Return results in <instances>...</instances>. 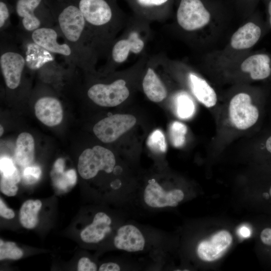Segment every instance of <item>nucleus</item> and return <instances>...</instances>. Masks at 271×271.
I'll return each instance as SVG.
<instances>
[{
  "label": "nucleus",
  "mask_w": 271,
  "mask_h": 271,
  "mask_svg": "<svg viewBox=\"0 0 271 271\" xmlns=\"http://www.w3.org/2000/svg\"><path fill=\"white\" fill-rule=\"evenodd\" d=\"M232 8L225 0H180L177 22L184 31L201 33L204 41L211 43L219 36Z\"/></svg>",
  "instance_id": "nucleus-1"
},
{
  "label": "nucleus",
  "mask_w": 271,
  "mask_h": 271,
  "mask_svg": "<svg viewBox=\"0 0 271 271\" xmlns=\"http://www.w3.org/2000/svg\"><path fill=\"white\" fill-rule=\"evenodd\" d=\"M207 68L233 80L262 81L271 78V54L252 50L225 59L205 57Z\"/></svg>",
  "instance_id": "nucleus-2"
},
{
  "label": "nucleus",
  "mask_w": 271,
  "mask_h": 271,
  "mask_svg": "<svg viewBox=\"0 0 271 271\" xmlns=\"http://www.w3.org/2000/svg\"><path fill=\"white\" fill-rule=\"evenodd\" d=\"M269 30L266 20L264 21L256 10L233 32L223 48L212 50L205 57L225 59L250 51Z\"/></svg>",
  "instance_id": "nucleus-3"
},
{
  "label": "nucleus",
  "mask_w": 271,
  "mask_h": 271,
  "mask_svg": "<svg viewBox=\"0 0 271 271\" xmlns=\"http://www.w3.org/2000/svg\"><path fill=\"white\" fill-rule=\"evenodd\" d=\"M55 20L64 40L86 59L85 44L90 35L85 19L78 7L74 5L66 6L57 14Z\"/></svg>",
  "instance_id": "nucleus-4"
},
{
  "label": "nucleus",
  "mask_w": 271,
  "mask_h": 271,
  "mask_svg": "<svg viewBox=\"0 0 271 271\" xmlns=\"http://www.w3.org/2000/svg\"><path fill=\"white\" fill-rule=\"evenodd\" d=\"M59 31L51 26H42L31 33L33 42L39 47L54 54L62 56L67 62L80 65L86 59L70 44L65 40L58 41Z\"/></svg>",
  "instance_id": "nucleus-5"
},
{
  "label": "nucleus",
  "mask_w": 271,
  "mask_h": 271,
  "mask_svg": "<svg viewBox=\"0 0 271 271\" xmlns=\"http://www.w3.org/2000/svg\"><path fill=\"white\" fill-rule=\"evenodd\" d=\"M115 163L114 155L111 151L96 146L82 152L78 159V171L82 178L89 179L95 177L99 171L111 173Z\"/></svg>",
  "instance_id": "nucleus-6"
},
{
  "label": "nucleus",
  "mask_w": 271,
  "mask_h": 271,
  "mask_svg": "<svg viewBox=\"0 0 271 271\" xmlns=\"http://www.w3.org/2000/svg\"><path fill=\"white\" fill-rule=\"evenodd\" d=\"M27 65L22 52L13 44H1L0 67L5 84L11 90L17 88Z\"/></svg>",
  "instance_id": "nucleus-7"
},
{
  "label": "nucleus",
  "mask_w": 271,
  "mask_h": 271,
  "mask_svg": "<svg viewBox=\"0 0 271 271\" xmlns=\"http://www.w3.org/2000/svg\"><path fill=\"white\" fill-rule=\"evenodd\" d=\"M229 115L235 127L245 130L257 122L260 112L257 106L253 104L251 95L246 92L240 91L234 95L230 101Z\"/></svg>",
  "instance_id": "nucleus-8"
},
{
  "label": "nucleus",
  "mask_w": 271,
  "mask_h": 271,
  "mask_svg": "<svg viewBox=\"0 0 271 271\" xmlns=\"http://www.w3.org/2000/svg\"><path fill=\"white\" fill-rule=\"evenodd\" d=\"M87 94L93 102L99 106L113 107L126 100L129 92L125 81L117 79L109 84H95L88 89Z\"/></svg>",
  "instance_id": "nucleus-9"
},
{
  "label": "nucleus",
  "mask_w": 271,
  "mask_h": 271,
  "mask_svg": "<svg viewBox=\"0 0 271 271\" xmlns=\"http://www.w3.org/2000/svg\"><path fill=\"white\" fill-rule=\"evenodd\" d=\"M136 121L131 114H116L99 121L94 125L93 130L101 142L112 143L133 126Z\"/></svg>",
  "instance_id": "nucleus-10"
},
{
  "label": "nucleus",
  "mask_w": 271,
  "mask_h": 271,
  "mask_svg": "<svg viewBox=\"0 0 271 271\" xmlns=\"http://www.w3.org/2000/svg\"><path fill=\"white\" fill-rule=\"evenodd\" d=\"M184 197L181 190H166L154 179L149 182L143 195L145 204L153 208L176 207Z\"/></svg>",
  "instance_id": "nucleus-11"
},
{
  "label": "nucleus",
  "mask_w": 271,
  "mask_h": 271,
  "mask_svg": "<svg viewBox=\"0 0 271 271\" xmlns=\"http://www.w3.org/2000/svg\"><path fill=\"white\" fill-rule=\"evenodd\" d=\"M78 7L86 21L88 30L107 26L112 18V10L105 0H79Z\"/></svg>",
  "instance_id": "nucleus-12"
},
{
  "label": "nucleus",
  "mask_w": 271,
  "mask_h": 271,
  "mask_svg": "<svg viewBox=\"0 0 271 271\" xmlns=\"http://www.w3.org/2000/svg\"><path fill=\"white\" fill-rule=\"evenodd\" d=\"M232 236L226 230L214 234L209 239L198 244L197 253L199 257L205 261H213L221 257L230 246Z\"/></svg>",
  "instance_id": "nucleus-13"
},
{
  "label": "nucleus",
  "mask_w": 271,
  "mask_h": 271,
  "mask_svg": "<svg viewBox=\"0 0 271 271\" xmlns=\"http://www.w3.org/2000/svg\"><path fill=\"white\" fill-rule=\"evenodd\" d=\"M113 243L118 249L136 252L144 249L146 240L138 227L132 224H126L118 229Z\"/></svg>",
  "instance_id": "nucleus-14"
},
{
  "label": "nucleus",
  "mask_w": 271,
  "mask_h": 271,
  "mask_svg": "<svg viewBox=\"0 0 271 271\" xmlns=\"http://www.w3.org/2000/svg\"><path fill=\"white\" fill-rule=\"evenodd\" d=\"M35 112L37 118L48 126L59 124L63 117L61 103L57 98L51 96L39 98L35 104Z\"/></svg>",
  "instance_id": "nucleus-15"
},
{
  "label": "nucleus",
  "mask_w": 271,
  "mask_h": 271,
  "mask_svg": "<svg viewBox=\"0 0 271 271\" xmlns=\"http://www.w3.org/2000/svg\"><path fill=\"white\" fill-rule=\"evenodd\" d=\"M42 0H18L16 3V12L20 18L23 30L31 33L44 26L43 22L35 14Z\"/></svg>",
  "instance_id": "nucleus-16"
},
{
  "label": "nucleus",
  "mask_w": 271,
  "mask_h": 271,
  "mask_svg": "<svg viewBox=\"0 0 271 271\" xmlns=\"http://www.w3.org/2000/svg\"><path fill=\"white\" fill-rule=\"evenodd\" d=\"M111 219L104 212L97 213L92 222L82 230V240L89 243H97L103 240L111 231Z\"/></svg>",
  "instance_id": "nucleus-17"
},
{
  "label": "nucleus",
  "mask_w": 271,
  "mask_h": 271,
  "mask_svg": "<svg viewBox=\"0 0 271 271\" xmlns=\"http://www.w3.org/2000/svg\"><path fill=\"white\" fill-rule=\"evenodd\" d=\"M188 84L197 99L207 107L214 106L217 100L213 88L203 78L193 72L187 76Z\"/></svg>",
  "instance_id": "nucleus-18"
},
{
  "label": "nucleus",
  "mask_w": 271,
  "mask_h": 271,
  "mask_svg": "<svg viewBox=\"0 0 271 271\" xmlns=\"http://www.w3.org/2000/svg\"><path fill=\"white\" fill-rule=\"evenodd\" d=\"M144 47V42L138 33L131 32L128 38L121 39L113 46L111 51L113 61L117 63L125 61L129 53H140Z\"/></svg>",
  "instance_id": "nucleus-19"
},
{
  "label": "nucleus",
  "mask_w": 271,
  "mask_h": 271,
  "mask_svg": "<svg viewBox=\"0 0 271 271\" xmlns=\"http://www.w3.org/2000/svg\"><path fill=\"white\" fill-rule=\"evenodd\" d=\"M35 155V142L29 133H20L17 139L15 161L20 166L27 167L32 163Z\"/></svg>",
  "instance_id": "nucleus-20"
},
{
  "label": "nucleus",
  "mask_w": 271,
  "mask_h": 271,
  "mask_svg": "<svg viewBox=\"0 0 271 271\" xmlns=\"http://www.w3.org/2000/svg\"><path fill=\"white\" fill-rule=\"evenodd\" d=\"M143 90L151 101L159 102L167 95V91L157 74L151 68H149L143 81Z\"/></svg>",
  "instance_id": "nucleus-21"
},
{
  "label": "nucleus",
  "mask_w": 271,
  "mask_h": 271,
  "mask_svg": "<svg viewBox=\"0 0 271 271\" xmlns=\"http://www.w3.org/2000/svg\"><path fill=\"white\" fill-rule=\"evenodd\" d=\"M42 207L39 200H28L22 205L19 214L21 225L27 229L35 227L39 221L38 213Z\"/></svg>",
  "instance_id": "nucleus-22"
},
{
  "label": "nucleus",
  "mask_w": 271,
  "mask_h": 271,
  "mask_svg": "<svg viewBox=\"0 0 271 271\" xmlns=\"http://www.w3.org/2000/svg\"><path fill=\"white\" fill-rule=\"evenodd\" d=\"M175 109L178 116L182 119L191 117L195 112L194 102L186 92L179 93L175 99Z\"/></svg>",
  "instance_id": "nucleus-23"
},
{
  "label": "nucleus",
  "mask_w": 271,
  "mask_h": 271,
  "mask_svg": "<svg viewBox=\"0 0 271 271\" xmlns=\"http://www.w3.org/2000/svg\"><path fill=\"white\" fill-rule=\"evenodd\" d=\"M51 176L55 187L62 191L71 189L77 182V174L74 169L60 173L51 172Z\"/></svg>",
  "instance_id": "nucleus-24"
},
{
  "label": "nucleus",
  "mask_w": 271,
  "mask_h": 271,
  "mask_svg": "<svg viewBox=\"0 0 271 271\" xmlns=\"http://www.w3.org/2000/svg\"><path fill=\"white\" fill-rule=\"evenodd\" d=\"M21 176L18 170L12 175L5 176L1 175V191L8 196H14L18 190L17 184L20 181Z\"/></svg>",
  "instance_id": "nucleus-25"
},
{
  "label": "nucleus",
  "mask_w": 271,
  "mask_h": 271,
  "mask_svg": "<svg viewBox=\"0 0 271 271\" xmlns=\"http://www.w3.org/2000/svg\"><path fill=\"white\" fill-rule=\"evenodd\" d=\"M187 131V127L184 124L174 121L169 127V134L172 145L177 148L182 147L185 141V134Z\"/></svg>",
  "instance_id": "nucleus-26"
},
{
  "label": "nucleus",
  "mask_w": 271,
  "mask_h": 271,
  "mask_svg": "<svg viewBox=\"0 0 271 271\" xmlns=\"http://www.w3.org/2000/svg\"><path fill=\"white\" fill-rule=\"evenodd\" d=\"M23 255V251L13 242L0 240V260L19 259Z\"/></svg>",
  "instance_id": "nucleus-27"
},
{
  "label": "nucleus",
  "mask_w": 271,
  "mask_h": 271,
  "mask_svg": "<svg viewBox=\"0 0 271 271\" xmlns=\"http://www.w3.org/2000/svg\"><path fill=\"white\" fill-rule=\"evenodd\" d=\"M147 146L156 153H164L167 150V144L164 133L160 129H156L149 136Z\"/></svg>",
  "instance_id": "nucleus-28"
},
{
  "label": "nucleus",
  "mask_w": 271,
  "mask_h": 271,
  "mask_svg": "<svg viewBox=\"0 0 271 271\" xmlns=\"http://www.w3.org/2000/svg\"><path fill=\"white\" fill-rule=\"evenodd\" d=\"M261 0H232L235 11L244 20L250 16L256 10Z\"/></svg>",
  "instance_id": "nucleus-29"
},
{
  "label": "nucleus",
  "mask_w": 271,
  "mask_h": 271,
  "mask_svg": "<svg viewBox=\"0 0 271 271\" xmlns=\"http://www.w3.org/2000/svg\"><path fill=\"white\" fill-rule=\"evenodd\" d=\"M42 174L41 168L37 166H27L23 172L22 177L27 184H33L40 178Z\"/></svg>",
  "instance_id": "nucleus-30"
},
{
  "label": "nucleus",
  "mask_w": 271,
  "mask_h": 271,
  "mask_svg": "<svg viewBox=\"0 0 271 271\" xmlns=\"http://www.w3.org/2000/svg\"><path fill=\"white\" fill-rule=\"evenodd\" d=\"M0 170L2 175L9 176L17 170L13 161L8 157H2L0 160Z\"/></svg>",
  "instance_id": "nucleus-31"
},
{
  "label": "nucleus",
  "mask_w": 271,
  "mask_h": 271,
  "mask_svg": "<svg viewBox=\"0 0 271 271\" xmlns=\"http://www.w3.org/2000/svg\"><path fill=\"white\" fill-rule=\"evenodd\" d=\"M10 13L9 10L5 3L0 2V29L2 31L6 29L10 24Z\"/></svg>",
  "instance_id": "nucleus-32"
},
{
  "label": "nucleus",
  "mask_w": 271,
  "mask_h": 271,
  "mask_svg": "<svg viewBox=\"0 0 271 271\" xmlns=\"http://www.w3.org/2000/svg\"><path fill=\"white\" fill-rule=\"evenodd\" d=\"M97 269L96 264L87 257H82L78 261L77 266L78 271H96Z\"/></svg>",
  "instance_id": "nucleus-33"
},
{
  "label": "nucleus",
  "mask_w": 271,
  "mask_h": 271,
  "mask_svg": "<svg viewBox=\"0 0 271 271\" xmlns=\"http://www.w3.org/2000/svg\"><path fill=\"white\" fill-rule=\"evenodd\" d=\"M0 215L8 219H12L15 216L14 211L7 207L2 198L0 199Z\"/></svg>",
  "instance_id": "nucleus-34"
},
{
  "label": "nucleus",
  "mask_w": 271,
  "mask_h": 271,
  "mask_svg": "<svg viewBox=\"0 0 271 271\" xmlns=\"http://www.w3.org/2000/svg\"><path fill=\"white\" fill-rule=\"evenodd\" d=\"M138 3L144 7H153L162 5L169 0H137Z\"/></svg>",
  "instance_id": "nucleus-35"
},
{
  "label": "nucleus",
  "mask_w": 271,
  "mask_h": 271,
  "mask_svg": "<svg viewBox=\"0 0 271 271\" xmlns=\"http://www.w3.org/2000/svg\"><path fill=\"white\" fill-rule=\"evenodd\" d=\"M98 270L99 271H118L120 270V267L117 263L107 262L101 264Z\"/></svg>",
  "instance_id": "nucleus-36"
},
{
  "label": "nucleus",
  "mask_w": 271,
  "mask_h": 271,
  "mask_svg": "<svg viewBox=\"0 0 271 271\" xmlns=\"http://www.w3.org/2000/svg\"><path fill=\"white\" fill-rule=\"evenodd\" d=\"M261 241L265 245H271V228H266L260 233Z\"/></svg>",
  "instance_id": "nucleus-37"
},
{
  "label": "nucleus",
  "mask_w": 271,
  "mask_h": 271,
  "mask_svg": "<svg viewBox=\"0 0 271 271\" xmlns=\"http://www.w3.org/2000/svg\"><path fill=\"white\" fill-rule=\"evenodd\" d=\"M65 168V161L63 159L59 158L57 159L53 166V168L51 172L60 173L64 172Z\"/></svg>",
  "instance_id": "nucleus-38"
},
{
  "label": "nucleus",
  "mask_w": 271,
  "mask_h": 271,
  "mask_svg": "<svg viewBox=\"0 0 271 271\" xmlns=\"http://www.w3.org/2000/svg\"><path fill=\"white\" fill-rule=\"evenodd\" d=\"M265 6L266 14V21L271 30V0H261Z\"/></svg>",
  "instance_id": "nucleus-39"
},
{
  "label": "nucleus",
  "mask_w": 271,
  "mask_h": 271,
  "mask_svg": "<svg viewBox=\"0 0 271 271\" xmlns=\"http://www.w3.org/2000/svg\"><path fill=\"white\" fill-rule=\"evenodd\" d=\"M263 147L266 153L271 155V134L268 135L264 140Z\"/></svg>",
  "instance_id": "nucleus-40"
},
{
  "label": "nucleus",
  "mask_w": 271,
  "mask_h": 271,
  "mask_svg": "<svg viewBox=\"0 0 271 271\" xmlns=\"http://www.w3.org/2000/svg\"><path fill=\"white\" fill-rule=\"evenodd\" d=\"M239 233L242 236L247 237L250 235V231L246 227L243 226L239 229Z\"/></svg>",
  "instance_id": "nucleus-41"
},
{
  "label": "nucleus",
  "mask_w": 271,
  "mask_h": 271,
  "mask_svg": "<svg viewBox=\"0 0 271 271\" xmlns=\"http://www.w3.org/2000/svg\"><path fill=\"white\" fill-rule=\"evenodd\" d=\"M120 185L121 184L119 181H114L111 183V186L113 189H116L119 188Z\"/></svg>",
  "instance_id": "nucleus-42"
},
{
  "label": "nucleus",
  "mask_w": 271,
  "mask_h": 271,
  "mask_svg": "<svg viewBox=\"0 0 271 271\" xmlns=\"http://www.w3.org/2000/svg\"><path fill=\"white\" fill-rule=\"evenodd\" d=\"M1 136H2L3 132H4V128L1 125Z\"/></svg>",
  "instance_id": "nucleus-43"
},
{
  "label": "nucleus",
  "mask_w": 271,
  "mask_h": 271,
  "mask_svg": "<svg viewBox=\"0 0 271 271\" xmlns=\"http://www.w3.org/2000/svg\"><path fill=\"white\" fill-rule=\"evenodd\" d=\"M269 194H270V195L271 196V186H270V189H269Z\"/></svg>",
  "instance_id": "nucleus-44"
}]
</instances>
